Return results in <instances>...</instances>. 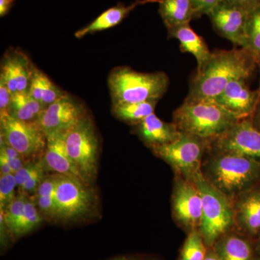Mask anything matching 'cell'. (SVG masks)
Returning a JSON list of instances; mask_svg holds the SVG:
<instances>
[{
    "label": "cell",
    "instance_id": "6da1fadb",
    "mask_svg": "<svg viewBox=\"0 0 260 260\" xmlns=\"http://www.w3.org/2000/svg\"><path fill=\"white\" fill-rule=\"evenodd\" d=\"M256 68L254 58L243 48L212 51L204 69L191 79L185 99L213 101L230 82L239 78L249 79Z\"/></svg>",
    "mask_w": 260,
    "mask_h": 260
},
{
    "label": "cell",
    "instance_id": "7a4b0ae2",
    "mask_svg": "<svg viewBox=\"0 0 260 260\" xmlns=\"http://www.w3.org/2000/svg\"><path fill=\"white\" fill-rule=\"evenodd\" d=\"M203 177L233 200L260 183V162L237 154L207 148L203 164Z\"/></svg>",
    "mask_w": 260,
    "mask_h": 260
},
{
    "label": "cell",
    "instance_id": "3957f363",
    "mask_svg": "<svg viewBox=\"0 0 260 260\" xmlns=\"http://www.w3.org/2000/svg\"><path fill=\"white\" fill-rule=\"evenodd\" d=\"M239 119L212 100L184 102L173 113V122L179 132L206 140L216 138Z\"/></svg>",
    "mask_w": 260,
    "mask_h": 260
},
{
    "label": "cell",
    "instance_id": "277c9868",
    "mask_svg": "<svg viewBox=\"0 0 260 260\" xmlns=\"http://www.w3.org/2000/svg\"><path fill=\"white\" fill-rule=\"evenodd\" d=\"M169 85V77L164 72L140 73L126 66L114 68L108 77L112 104L159 102Z\"/></svg>",
    "mask_w": 260,
    "mask_h": 260
},
{
    "label": "cell",
    "instance_id": "5b68a950",
    "mask_svg": "<svg viewBox=\"0 0 260 260\" xmlns=\"http://www.w3.org/2000/svg\"><path fill=\"white\" fill-rule=\"evenodd\" d=\"M195 184L199 189L203 204L200 232L208 247L226 233L234 230L232 200L200 176Z\"/></svg>",
    "mask_w": 260,
    "mask_h": 260
},
{
    "label": "cell",
    "instance_id": "8992f818",
    "mask_svg": "<svg viewBox=\"0 0 260 260\" xmlns=\"http://www.w3.org/2000/svg\"><path fill=\"white\" fill-rule=\"evenodd\" d=\"M208 140L181 133L170 144L150 149L157 157L172 168L175 174L195 182L203 175L202 164Z\"/></svg>",
    "mask_w": 260,
    "mask_h": 260
},
{
    "label": "cell",
    "instance_id": "52a82bcc",
    "mask_svg": "<svg viewBox=\"0 0 260 260\" xmlns=\"http://www.w3.org/2000/svg\"><path fill=\"white\" fill-rule=\"evenodd\" d=\"M70 158L85 184L90 185L97 174L99 143L95 126L87 114L65 136Z\"/></svg>",
    "mask_w": 260,
    "mask_h": 260
},
{
    "label": "cell",
    "instance_id": "ba28073f",
    "mask_svg": "<svg viewBox=\"0 0 260 260\" xmlns=\"http://www.w3.org/2000/svg\"><path fill=\"white\" fill-rule=\"evenodd\" d=\"M58 220L64 223L89 218L96 208V198L90 185L76 178L56 174Z\"/></svg>",
    "mask_w": 260,
    "mask_h": 260
},
{
    "label": "cell",
    "instance_id": "9c48e42d",
    "mask_svg": "<svg viewBox=\"0 0 260 260\" xmlns=\"http://www.w3.org/2000/svg\"><path fill=\"white\" fill-rule=\"evenodd\" d=\"M0 126L1 142L14 148L27 162L43 158L47 138L37 122L18 120L7 112L0 114Z\"/></svg>",
    "mask_w": 260,
    "mask_h": 260
},
{
    "label": "cell",
    "instance_id": "30bf717a",
    "mask_svg": "<svg viewBox=\"0 0 260 260\" xmlns=\"http://www.w3.org/2000/svg\"><path fill=\"white\" fill-rule=\"evenodd\" d=\"M171 202L172 218L177 226L186 234L200 230L203 204L195 183L175 174Z\"/></svg>",
    "mask_w": 260,
    "mask_h": 260
},
{
    "label": "cell",
    "instance_id": "8fae6325",
    "mask_svg": "<svg viewBox=\"0 0 260 260\" xmlns=\"http://www.w3.org/2000/svg\"><path fill=\"white\" fill-rule=\"evenodd\" d=\"M208 149L237 154L260 162V131L250 118L240 119L223 134L208 140Z\"/></svg>",
    "mask_w": 260,
    "mask_h": 260
},
{
    "label": "cell",
    "instance_id": "7c38bea8",
    "mask_svg": "<svg viewBox=\"0 0 260 260\" xmlns=\"http://www.w3.org/2000/svg\"><path fill=\"white\" fill-rule=\"evenodd\" d=\"M86 114L83 104L67 93L46 108L37 123L47 136L67 134Z\"/></svg>",
    "mask_w": 260,
    "mask_h": 260
},
{
    "label": "cell",
    "instance_id": "4fadbf2b",
    "mask_svg": "<svg viewBox=\"0 0 260 260\" xmlns=\"http://www.w3.org/2000/svg\"><path fill=\"white\" fill-rule=\"evenodd\" d=\"M249 10L221 0L208 13L215 32L236 47L243 48Z\"/></svg>",
    "mask_w": 260,
    "mask_h": 260
},
{
    "label": "cell",
    "instance_id": "5bb4252c",
    "mask_svg": "<svg viewBox=\"0 0 260 260\" xmlns=\"http://www.w3.org/2000/svg\"><path fill=\"white\" fill-rule=\"evenodd\" d=\"M259 95V88L251 90L247 79L239 78L230 82L213 101L240 120L251 117Z\"/></svg>",
    "mask_w": 260,
    "mask_h": 260
},
{
    "label": "cell",
    "instance_id": "9a60e30c",
    "mask_svg": "<svg viewBox=\"0 0 260 260\" xmlns=\"http://www.w3.org/2000/svg\"><path fill=\"white\" fill-rule=\"evenodd\" d=\"M234 230L249 238L260 232V183L232 200Z\"/></svg>",
    "mask_w": 260,
    "mask_h": 260
},
{
    "label": "cell",
    "instance_id": "2e32d148",
    "mask_svg": "<svg viewBox=\"0 0 260 260\" xmlns=\"http://www.w3.org/2000/svg\"><path fill=\"white\" fill-rule=\"evenodd\" d=\"M34 67L24 51L10 48L2 58L0 80L13 94L28 91Z\"/></svg>",
    "mask_w": 260,
    "mask_h": 260
},
{
    "label": "cell",
    "instance_id": "e0dca14e",
    "mask_svg": "<svg viewBox=\"0 0 260 260\" xmlns=\"http://www.w3.org/2000/svg\"><path fill=\"white\" fill-rule=\"evenodd\" d=\"M135 126L137 135L150 149L170 144L181 135V132L173 121L166 122L155 113Z\"/></svg>",
    "mask_w": 260,
    "mask_h": 260
},
{
    "label": "cell",
    "instance_id": "ac0fdd59",
    "mask_svg": "<svg viewBox=\"0 0 260 260\" xmlns=\"http://www.w3.org/2000/svg\"><path fill=\"white\" fill-rule=\"evenodd\" d=\"M66 134L47 135V145L42 160L47 171L83 181V178L70 158L65 145Z\"/></svg>",
    "mask_w": 260,
    "mask_h": 260
},
{
    "label": "cell",
    "instance_id": "d6986e66",
    "mask_svg": "<svg viewBox=\"0 0 260 260\" xmlns=\"http://www.w3.org/2000/svg\"><path fill=\"white\" fill-rule=\"evenodd\" d=\"M167 30L169 38L179 41L181 52L189 53L194 56L198 63L197 73L204 69L211 57L212 51L203 38L191 28L189 23L181 24Z\"/></svg>",
    "mask_w": 260,
    "mask_h": 260
},
{
    "label": "cell",
    "instance_id": "ffe728a7",
    "mask_svg": "<svg viewBox=\"0 0 260 260\" xmlns=\"http://www.w3.org/2000/svg\"><path fill=\"white\" fill-rule=\"evenodd\" d=\"M220 260H255V249L249 238L232 230L212 246Z\"/></svg>",
    "mask_w": 260,
    "mask_h": 260
},
{
    "label": "cell",
    "instance_id": "44dd1931",
    "mask_svg": "<svg viewBox=\"0 0 260 260\" xmlns=\"http://www.w3.org/2000/svg\"><path fill=\"white\" fill-rule=\"evenodd\" d=\"M149 3L159 4L160 0H135L129 6L119 3L116 6L106 10L91 23L78 30L75 34V37L77 39H82L88 34H95L116 26L121 23L137 7Z\"/></svg>",
    "mask_w": 260,
    "mask_h": 260
},
{
    "label": "cell",
    "instance_id": "7402d4cb",
    "mask_svg": "<svg viewBox=\"0 0 260 260\" xmlns=\"http://www.w3.org/2000/svg\"><path fill=\"white\" fill-rule=\"evenodd\" d=\"M158 12L167 29L197 18L191 0H160Z\"/></svg>",
    "mask_w": 260,
    "mask_h": 260
},
{
    "label": "cell",
    "instance_id": "603a6c76",
    "mask_svg": "<svg viewBox=\"0 0 260 260\" xmlns=\"http://www.w3.org/2000/svg\"><path fill=\"white\" fill-rule=\"evenodd\" d=\"M28 92L45 109L68 93L36 66L32 72Z\"/></svg>",
    "mask_w": 260,
    "mask_h": 260
},
{
    "label": "cell",
    "instance_id": "cb8c5ba5",
    "mask_svg": "<svg viewBox=\"0 0 260 260\" xmlns=\"http://www.w3.org/2000/svg\"><path fill=\"white\" fill-rule=\"evenodd\" d=\"M44 109L40 103L25 91L12 95L8 113L18 120L37 122Z\"/></svg>",
    "mask_w": 260,
    "mask_h": 260
},
{
    "label": "cell",
    "instance_id": "d4e9b609",
    "mask_svg": "<svg viewBox=\"0 0 260 260\" xmlns=\"http://www.w3.org/2000/svg\"><path fill=\"white\" fill-rule=\"evenodd\" d=\"M56 174L47 175L41 183L37 192L34 195L38 208L43 216L47 220H58L56 203Z\"/></svg>",
    "mask_w": 260,
    "mask_h": 260
},
{
    "label": "cell",
    "instance_id": "484cf974",
    "mask_svg": "<svg viewBox=\"0 0 260 260\" xmlns=\"http://www.w3.org/2000/svg\"><path fill=\"white\" fill-rule=\"evenodd\" d=\"M158 103L156 101H148L112 104V114L119 120L130 125L135 126L144 120L145 118L155 113V107Z\"/></svg>",
    "mask_w": 260,
    "mask_h": 260
},
{
    "label": "cell",
    "instance_id": "4316f807",
    "mask_svg": "<svg viewBox=\"0 0 260 260\" xmlns=\"http://www.w3.org/2000/svg\"><path fill=\"white\" fill-rule=\"evenodd\" d=\"M243 49L250 53L260 71V6L249 10Z\"/></svg>",
    "mask_w": 260,
    "mask_h": 260
},
{
    "label": "cell",
    "instance_id": "83f0119b",
    "mask_svg": "<svg viewBox=\"0 0 260 260\" xmlns=\"http://www.w3.org/2000/svg\"><path fill=\"white\" fill-rule=\"evenodd\" d=\"M44 218L38 208L34 197L28 196L25 203L23 215L14 232L12 234L13 239H19L35 230L42 223Z\"/></svg>",
    "mask_w": 260,
    "mask_h": 260
},
{
    "label": "cell",
    "instance_id": "f1b7e54d",
    "mask_svg": "<svg viewBox=\"0 0 260 260\" xmlns=\"http://www.w3.org/2000/svg\"><path fill=\"white\" fill-rule=\"evenodd\" d=\"M208 246L200 230L187 234L178 260H205Z\"/></svg>",
    "mask_w": 260,
    "mask_h": 260
},
{
    "label": "cell",
    "instance_id": "f546056e",
    "mask_svg": "<svg viewBox=\"0 0 260 260\" xmlns=\"http://www.w3.org/2000/svg\"><path fill=\"white\" fill-rule=\"evenodd\" d=\"M28 197V195L19 192L16 198L10 203L6 210H3L4 211L5 225L8 228L11 237L17 224H18L22 215H23L24 208H25V203H26Z\"/></svg>",
    "mask_w": 260,
    "mask_h": 260
},
{
    "label": "cell",
    "instance_id": "4dcf8cb0",
    "mask_svg": "<svg viewBox=\"0 0 260 260\" xmlns=\"http://www.w3.org/2000/svg\"><path fill=\"white\" fill-rule=\"evenodd\" d=\"M48 172L42 158L36 161L35 167L34 170L30 174L27 180L24 183L23 186L19 189V192L28 195V196H34L37 192L38 188L41 183L44 180Z\"/></svg>",
    "mask_w": 260,
    "mask_h": 260
},
{
    "label": "cell",
    "instance_id": "1f68e13d",
    "mask_svg": "<svg viewBox=\"0 0 260 260\" xmlns=\"http://www.w3.org/2000/svg\"><path fill=\"white\" fill-rule=\"evenodd\" d=\"M16 179L14 174L1 175L0 177V209L5 210L16 198Z\"/></svg>",
    "mask_w": 260,
    "mask_h": 260
},
{
    "label": "cell",
    "instance_id": "d6a6232c",
    "mask_svg": "<svg viewBox=\"0 0 260 260\" xmlns=\"http://www.w3.org/2000/svg\"><path fill=\"white\" fill-rule=\"evenodd\" d=\"M35 161H30L26 162L21 169H19L15 173V177L16 179L17 186H18V190L23 186L24 183L27 180L30 174H31L35 167Z\"/></svg>",
    "mask_w": 260,
    "mask_h": 260
},
{
    "label": "cell",
    "instance_id": "836d02e7",
    "mask_svg": "<svg viewBox=\"0 0 260 260\" xmlns=\"http://www.w3.org/2000/svg\"><path fill=\"white\" fill-rule=\"evenodd\" d=\"M13 93L3 81L0 80V114L8 112Z\"/></svg>",
    "mask_w": 260,
    "mask_h": 260
},
{
    "label": "cell",
    "instance_id": "e575fe53",
    "mask_svg": "<svg viewBox=\"0 0 260 260\" xmlns=\"http://www.w3.org/2000/svg\"><path fill=\"white\" fill-rule=\"evenodd\" d=\"M225 1L246 10L253 9L260 6V0H225Z\"/></svg>",
    "mask_w": 260,
    "mask_h": 260
},
{
    "label": "cell",
    "instance_id": "d590c367",
    "mask_svg": "<svg viewBox=\"0 0 260 260\" xmlns=\"http://www.w3.org/2000/svg\"><path fill=\"white\" fill-rule=\"evenodd\" d=\"M221 0H202L201 8L199 11V18L204 15H208L210 10L213 9Z\"/></svg>",
    "mask_w": 260,
    "mask_h": 260
},
{
    "label": "cell",
    "instance_id": "8d00e7d4",
    "mask_svg": "<svg viewBox=\"0 0 260 260\" xmlns=\"http://www.w3.org/2000/svg\"><path fill=\"white\" fill-rule=\"evenodd\" d=\"M0 170H1V175H9V174H15L13 169L10 167L9 162L2 154H0Z\"/></svg>",
    "mask_w": 260,
    "mask_h": 260
},
{
    "label": "cell",
    "instance_id": "74e56055",
    "mask_svg": "<svg viewBox=\"0 0 260 260\" xmlns=\"http://www.w3.org/2000/svg\"><path fill=\"white\" fill-rule=\"evenodd\" d=\"M15 0H0V16L8 15L15 4Z\"/></svg>",
    "mask_w": 260,
    "mask_h": 260
},
{
    "label": "cell",
    "instance_id": "f35d334b",
    "mask_svg": "<svg viewBox=\"0 0 260 260\" xmlns=\"http://www.w3.org/2000/svg\"><path fill=\"white\" fill-rule=\"evenodd\" d=\"M259 88L260 89V84ZM250 119L253 125L260 131V95L255 109H254V112L251 115Z\"/></svg>",
    "mask_w": 260,
    "mask_h": 260
},
{
    "label": "cell",
    "instance_id": "ab89813d",
    "mask_svg": "<svg viewBox=\"0 0 260 260\" xmlns=\"http://www.w3.org/2000/svg\"><path fill=\"white\" fill-rule=\"evenodd\" d=\"M205 260H220L213 247H208Z\"/></svg>",
    "mask_w": 260,
    "mask_h": 260
},
{
    "label": "cell",
    "instance_id": "60d3db41",
    "mask_svg": "<svg viewBox=\"0 0 260 260\" xmlns=\"http://www.w3.org/2000/svg\"><path fill=\"white\" fill-rule=\"evenodd\" d=\"M255 244H254V249H255L256 254L258 256H260V232L256 236Z\"/></svg>",
    "mask_w": 260,
    "mask_h": 260
},
{
    "label": "cell",
    "instance_id": "b9f144b4",
    "mask_svg": "<svg viewBox=\"0 0 260 260\" xmlns=\"http://www.w3.org/2000/svg\"><path fill=\"white\" fill-rule=\"evenodd\" d=\"M108 260H135V259H134V258L130 257V256H121Z\"/></svg>",
    "mask_w": 260,
    "mask_h": 260
},
{
    "label": "cell",
    "instance_id": "7bdbcfd3",
    "mask_svg": "<svg viewBox=\"0 0 260 260\" xmlns=\"http://www.w3.org/2000/svg\"><path fill=\"white\" fill-rule=\"evenodd\" d=\"M135 260H156L152 259V258H140V259H135Z\"/></svg>",
    "mask_w": 260,
    "mask_h": 260
},
{
    "label": "cell",
    "instance_id": "ee69618b",
    "mask_svg": "<svg viewBox=\"0 0 260 260\" xmlns=\"http://www.w3.org/2000/svg\"><path fill=\"white\" fill-rule=\"evenodd\" d=\"M255 260H260V256H256Z\"/></svg>",
    "mask_w": 260,
    "mask_h": 260
}]
</instances>
